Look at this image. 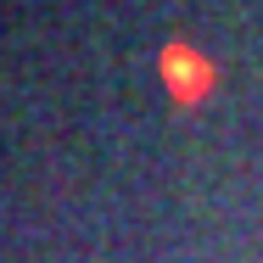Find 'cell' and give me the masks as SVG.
<instances>
[{
  "label": "cell",
  "instance_id": "6da1fadb",
  "mask_svg": "<svg viewBox=\"0 0 263 263\" xmlns=\"http://www.w3.org/2000/svg\"><path fill=\"white\" fill-rule=\"evenodd\" d=\"M157 67H162V84L174 90V96H185V101H196L202 90H213V62L208 56H196L191 45H162V56H157Z\"/></svg>",
  "mask_w": 263,
  "mask_h": 263
}]
</instances>
